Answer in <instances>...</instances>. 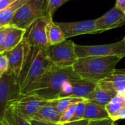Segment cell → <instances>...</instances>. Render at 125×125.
<instances>
[{"label": "cell", "instance_id": "277c9868", "mask_svg": "<svg viewBox=\"0 0 125 125\" xmlns=\"http://www.w3.org/2000/svg\"><path fill=\"white\" fill-rule=\"evenodd\" d=\"M47 15V0H28L18 10L10 26L26 30L36 20Z\"/></svg>", "mask_w": 125, "mask_h": 125}, {"label": "cell", "instance_id": "52a82bcc", "mask_svg": "<svg viewBox=\"0 0 125 125\" xmlns=\"http://www.w3.org/2000/svg\"><path fill=\"white\" fill-rule=\"evenodd\" d=\"M75 51L78 58L111 56H119L124 58L125 57V42L122 40L114 43L99 45H80L75 44Z\"/></svg>", "mask_w": 125, "mask_h": 125}, {"label": "cell", "instance_id": "5b68a950", "mask_svg": "<svg viewBox=\"0 0 125 125\" xmlns=\"http://www.w3.org/2000/svg\"><path fill=\"white\" fill-rule=\"evenodd\" d=\"M75 43L66 39L62 42L51 45L46 49L47 56L53 64L60 67H73L78 59L75 51Z\"/></svg>", "mask_w": 125, "mask_h": 125}, {"label": "cell", "instance_id": "ac0fdd59", "mask_svg": "<svg viewBox=\"0 0 125 125\" xmlns=\"http://www.w3.org/2000/svg\"><path fill=\"white\" fill-rule=\"evenodd\" d=\"M28 0H16L6 8L0 11V25L8 26L18 10Z\"/></svg>", "mask_w": 125, "mask_h": 125}, {"label": "cell", "instance_id": "d6986e66", "mask_svg": "<svg viewBox=\"0 0 125 125\" xmlns=\"http://www.w3.org/2000/svg\"><path fill=\"white\" fill-rule=\"evenodd\" d=\"M46 34L50 45L62 42L66 40L62 30L53 19L46 26Z\"/></svg>", "mask_w": 125, "mask_h": 125}, {"label": "cell", "instance_id": "83f0119b", "mask_svg": "<svg viewBox=\"0 0 125 125\" xmlns=\"http://www.w3.org/2000/svg\"><path fill=\"white\" fill-rule=\"evenodd\" d=\"M114 122L111 119H104L98 120H91L88 122V125H114Z\"/></svg>", "mask_w": 125, "mask_h": 125}, {"label": "cell", "instance_id": "d590c367", "mask_svg": "<svg viewBox=\"0 0 125 125\" xmlns=\"http://www.w3.org/2000/svg\"><path fill=\"white\" fill-rule=\"evenodd\" d=\"M123 40H124V41H125V38H124V39H123Z\"/></svg>", "mask_w": 125, "mask_h": 125}, {"label": "cell", "instance_id": "44dd1931", "mask_svg": "<svg viewBox=\"0 0 125 125\" xmlns=\"http://www.w3.org/2000/svg\"><path fill=\"white\" fill-rule=\"evenodd\" d=\"M125 105V97H124L121 93H118L106 105L105 109L109 115V117L113 120L116 116L119 110Z\"/></svg>", "mask_w": 125, "mask_h": 125}, {"label": "cell", "instance_id": "3957f363", "mask_svg": "<svg viewBox=\"0 0 125 125\" xmlns=\"http://www.w3.org/2000/svg\"><path fill=\"white\" fill-rule=\"evenodd\" d=\"M122 59L119 56L82 57L77 59L73 67L82 79L98 83L114 73Z\"/></svg>", "mask_w": 125, "mask_h": 125}, {"label": "cell", "instance_id": "e575fe53", "mask_svg": "<svg viewBox=\"0 0 125 125\" xmlns=\"http://www.w3.org/2000/svg\"><path fill=\"white\" fill-rule=\"evenodd\" d=\"M0 125H3V124H2V123H1V122H0Z\"/></svg>", "mask_w": 125, "mask_h": 125}, {"label": "cell", "instance_id": "603a6c76", "mask_svg": "<svg viewBox=\"0 0 125 125\" xmlns=\"http://www.w3.org/2000/svg\"><path fill=\"white\" fill-rule=\"evenodd\" d=\"M123 81H125V69H119V70L116 69L109 77L99 82L97 85L111 84V83H114Z\"/></svg>", "mask_w": 125, "mask_h": 125}, {"label": "cell", "instance_id": "7402d4cb", "mask_svg": "<svg viewBox=\"0 0 125 125\" xmlns=\"http://www.w3.org/2000/svg\"><path fill=\"white\" fill-rule=\"evenodd\" d=\"M84 99H80L76 97H62L56 100V107L59 113L62 114L74 103L75 102H80Z\"/></svg>", "mask_w": 125, "mask_h": 125}, {"label": "cell", "instance_id": "d4e9b609", "mask_svg": "<svg viewBox=\"0 0 125 125\" xmlns=\"http://www.w3.org/2000/svg\"><path fill=\"white\" fill-rule=\"evenodd\" d=\"M81 102V101H80ZM80 102H75L74 103H73L61 116L59 124H64V123H67L70 122L71 119L73 118L74 114H75V111L76 108V106L78 105V103Z\"/></svg>", "mask_w": 125, "mask_h": 125}, {"label": "cell", "instance_id": "9c48e42d", "mask_svg": "<svg viewBox=\"0 0 125 125\" xmlns=\"http://www.w3.org/2000/svg\"><path fill=\"white\" fill-rule=\"evenodd\" d=\"M49 101L34 95L23 94L11 102L10 106L20 115L30 121L35 114Z\"/></svg>", "mask_w": 125, "mask_h": 125}, {"label": "cell", "instance_id": "ffe728a7", "mask_svg": "<svg viewBox=\"0 0 125 125\" xmlns=\"http://www.w3.org/2000/svg\"><path fill=\"white\" fill-rule=\"evenodd\" d=\"M4 125H31V122L20 115L11 106H9L1 122Z\"/></svg>", "mask_w": 125, "mask_h": 125}, {"label": "cell", "instance_id": "4316f807", "mask_svg": "<svg viewBox=\"0 0 125 125\" xmlns=\"http://www.w3.org/2000/svg\"><path fill=\"white\" fill-rule=\"evenodd\" d=\"M9 70V63L7 56L4 53H0V78Z\"/></svg>", "mask_w": 125, "mask_h": 125}, {"label": "cell", "instance_id": "484cf974", "mask_svg": "<svg viewBox=\"0 0 125 125\" xmlns=\"http://www.w3.org/2000/svg\"><path fill=\"white\" fill-rule=\"evenodd\" d=\"M70 0H47L48 3V13L53 18L55 12L62 5Z\"/></svg>", "mask_w": 125, "mask_h": 125}, {"label": "cell", "instance_id": "ba28073f", "mask_svg": "<svg viewBox=\"0 0 125 125\" xmlns=\"http://www.w3.org/2000/svg\"><path fill=\"white\" fill-rule=\"evenodd\" d=\"M52 19L48 15L36 20L26 29L23 40L32 48L47 49L50 45L46 34V26Z\"/></svg>", "mask_w": 125, "mask_h": 125}, {"label": "cell", "instance_id": "8992f818", "mask_svg": "<svg viewBox=\"0 0 125 125\" xmlns=\"http://www.w3.org/2000/svg\"><path fill=\"white\" fill-rule=\"evenodd\" d=\"M21 95L18 78L7 71L0 78V122H2L5 112L11 102Z\"/></svg>", "mask_w": 125, "mask_h": 125}, {"label": "cell", "instance_id": "30bf717a", "mask_svg": "<svg viewBox=\"0 0 125 125\" xmlns=\"http://www.w3.org/2000/svg\"><path fill=\"white\" fill-rule=\"evenodd\" d=\"M125 23V12L115 6L103 16L95 19L97 33H102L122 26Z\"/></svg>", "mask_w": 125, "mask_h": 125}, {"label": "cell", "instance_id": "836d02e7", "mask_svg": "<svg viewBox=\"0 0 125 125\" xmlns=\"http://www.w3.org/2000/svg\"><path fill=\"white\" fill-rule=\"evenodd\" d=\"M114 125H117V124H116V122H114Z\"/></svg>", "mask_w": 125, "mask_h": 125}, {"label": "cell", "instance_id": "f1b7e54d", "mask_svg": "<svg viewBox=\"0 0 125 125\" xmlns=\"http://www.w3.org/2000/svg\"><path fill=\"white\" fill-rule=\"evenodd\" d=\"M119 119H125V105H124L122 106V108L119 110V111L118 112L116 116L114 117L113 121L115 122V121H117Z\"/></svg>", "mask_w": 125, "mask_h": 125}, {"label": "cell", "instance_id": "f546056e", "mask_svg": "<svg viewBox=\"0 0 125 125\" xmlns=\"http://www.w3.org/2000/svg\"><path fill=\"white\" fill-rule=\"evenodd\" d=\"M16 0H0V11L6 8L7 6L13 3Z\"/></svg>", "mask_w": 125, "mask_h": 125}, {"label": "cell", "instance_id": "4fadbf2b", "mask_svg": "<svg viewBox=\"0 0 125 125\" xmlns=\"http://www.w3.org/2000/svg\"><path fill=\"white\" fill-rule=\"evenodd\" d=\"M26 30L9 26L5 31L2 43L0 46V53H4L15 48L23 40Z\"/></svg>", "mask_w": 125, "mask_h": 125}, {"label": "cell", "instance_id": "4dcf8cb0", "mask_svg": "<svg viewBox=\"0 0 125 125\" xmlns=\"http://www.w3.org/2000/svg\"><path fill=\"white\" fill-rule=\"evenodd\" d=\"M31 125H62L59 123H51V122H40L36 120H30Z\"/></svg>", "mask_w": 125, "mask_h": 125}, {"label": "cell", "instance_id": "8fae6325", "mask_svg": "<svg viewBox=\"0 0 125 125\" xmlns=\"http://www.w3.org/2000/svg\"><path fill=\"white\" fill-rule=\"evenodd\" d=\"M62 30L66 39L86 34H97L95 19L78 22H56Z\"/></svg>", "mask_w": 125, "mask_h": 125}, {"label": "cell", "instance_id": "7c38bea8", "mask_svg": "<svg viewBox=\"0 0 125 125\" xmlns=\"http://www.w3.org/2000/svg\"><path fill=\"white\" fill-rule=\"evenodd\" d=\"M27 45L23 40L12 50L5 52L9 63V71L12 73L17 78H18L22 70L26 55Z\"/></svg>", "mask_w": 125, "mask_h": 125}, {"label": "cell", "instance_id": "2e32d148", "mask_svg": "<svg viewBox=\"0 0 125 125\" xmlns=\"http://www.w3.org/2000/svg\"><path fill=\"white\" fill-rule=\"evenodd\" d=\"M97 86V83H96L81 78L73 82V91L70 97L86 100Z\"/></svg>", "mask_w": 125, "mask_h": 125}, {"label": "cell", "instance_id": "5bb4252c", "mask_svg": "<svg viewBox=\"0 0 125 125\" xmlns=\"http://www.w3.org/2000/svg\"><path fill=\"white\" fill-rule=\"evenodd\" d=\"M61 114L56 109V100H50L47 104L43 105L32 117L31 120H36L45 122L59 123Z\"/></svg>", "mask_w": 125, "mask_h": 125}, {"label": "cell", "instance_id": "d6a6232c", "mask_svg": "<svg viewBox=\"0 0 125 125\" xmlns=\"http://www.w3.org/2000/svg\"><path fill=\"white\" fill-rule=\"evenodd\" d=\"M115 7L125 12V0H116Z\"/></svg>", "mask_w": 125, "mask_h": 125}, {"label": "cell", "instance_id": "7a4b0ae2", "mask_svg": "<svg viewBox=\"0 0 125 125\" xmlns=\"http://www.w3.org/2000/svg\"><path fill=\"white\" fill-rule=\"evenodd\" d=\"M26 45L25 61L18 78L21 95L26 94L53 64L47 56L46 49L32 48L27 43Z\"/></svg>", "mask_w": 125, "mask_h": 125}, {"label": "cell", "instance_id": "e0dca14e", "mask_svg": "<svg viewBox=\"0 0 125 125\" xmlns=\"http://www.w3.org/2000/svg\"><path fill=\"white\" fill-rule=\"evenodd\" d=\"M110 118L109 115L105 107L94 104L86 100V111L83 119L91 121V120H98Z\"/></svg>", "mask_w": 125, "mask_h": 125}, {"label": "cell", "instance_id": "9a60e30c", "mask_svg": "<svg viewBox=\"0 0 125 125\" xmlns=\"http://www.w3.org/2000/svg\"><path fill=\"white\" fill-rule=\"evenodd\" d=\"M118 92L113 89H107L101 88L98 86L89 94L86 99L87 101L94 104L105 107V105L115 97Z\"/></svg>", "mask_w": 125, "mask_h": 125}, {"label": "cell", "instance_id": "cb8c5ba5", "mask_svg": "<svg viewBox=\"0 0 125 125\" xmlns=\"http://www.w3.org/2000/svg\"><path fill=\"white\" fill-rule=\"evenodd\" d=\"M86 100H83L80 103H78L75 111V114L70 122L80 121V120L83 119L85 111H86Z\"/></svg>", "mask_w": 125, "mask_h": 125}, {"label": "cell", "instance_id": "6da1fadb", "mask_svg": "<svg viewBox=\"0 0 125 125\" xmlns=\"http://www.w3.org/2000/svg\"><path fill=\"white\" fill-rule=\"evenodd\" d=\"M81 78L73 67H60L52 64L26 94L34 95L47 100H57L66 82Z\"/></svg>", "mask_w": 125, "mask_h": 125}, {"label": "cell", "instance_id": "1f68e13d", "mask_svg": "<svg viewBox=\"0 0 125 125\" xmlns=\"http://www.w3.org/2000/svg\"><path fill=\"white\" fill-rule=\"evenodd\" d=\"M88 122H89L88 120L82 119V120H80V121L64 123V124H62V125H88Z\"/></svg>", "mask_w": 125, "mask_h": 125}]
</instances>
